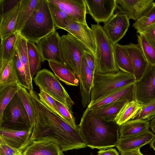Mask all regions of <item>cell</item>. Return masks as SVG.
Returning <instances> with one entry per match:
<instances>
[{
    "instance_id": "bcb514c9",
    "label": "cell",
    "mask_w": 155,
    "mask_h": 155,
    "mask_svg": "<svg viewBox=\"0 0 155 155\" xmlns=\"http://www.w3.org/2000/svg\"><path fill=\"white\" fill-rule=\"evenodd\" d=\"M150 127L152 131L155 133V117L152 119L150 122Z\"/></svg>"
},
{
    "instance_id": "e575fe53",
    "label": "cell",
    "mask_w": 155,
    "mask_h": 155,
    "mask_svg": "<svg viewBox=\"0 0 155 155\" xmlns=\"http://www.w3.org/2000/svg\"><path fill=\"white\" fill-rule=\"evenodd\" d=\"M18 84H12L0 90V119L6 107L20 89Z\"/></svg>"
},
{
    "instance_id": "484cf974",
    "label": "cell",
    "mask_w": 155,
    "mask_h": 155,
    "mask_svg": "<svg viewBox=\"0 0 155 155\" xmlns=\"http://www.w3.org/2000/svg\"><path fill=\"white\" fill-rule=\"evenodd\" d=\"M126 102L117 101L102 106L91 110L99 119L108 121H115L119 111Z\"/></svg>"
},
{
    "instance_id": "2e32d148",
    "label": "cell",
    "mask_w": 155,
    "mask_h": 155,
    "mask_svg": "<svg viewBox=\"0 0 155 155\" xmlns=\"http://www.w3.org/2000/svg\"><path fill=\"white\" fill-rule=\"evenodd\" d=\"M153 0H116V8L128 18L136 21L152 5Z\"/></svg>"
},
{
    "instance_id": "3957f363",
    "label": "cell",
    "mask_w": 155,
    "mask_h": 155,
    "mask_svg": "<svg viewBox=\"0 0 155 155\" xmlns=\"http://www.w3.org/2000/svg\"><path fill=\"white\" fill-rule=\"evenodd\" d=\"M48 0H39L19 32L27 41L34 43L55 30Z\"/></svg>"
},
{
    "instance_id": "b9f144b4",
    "label": "cell",
    "mask_w": 155,
    "mask_h": 155,
    "mask_svg": "<svg viewBox=\"0 0 155 155\" xmlns=\"http://www.w3.org/2000/svg\"><path fill=\"white\" fill-rule=\"evenodd\" d=\"M18 151L12 148L0 139V155H15Z\"/></svg>"
},
{
    "instance_id": "e0dca14e",
    "label": "cell",
    "mask_w": 155,
    "mask_h": 155,
    "mask_svg": "<svg viewBox=\"0 0 155 155\" xmlns=\"http://www.w3.org/2000/svg\"><path fill=\"white\" fill-rule=\"evenodd\" d=\"M75 21L87 25L84 0H48Z\"/></svg>"
},
{
    "instance_id": "7402d4cb",
    "label": "cell",
    "mask_w": 155,
    "mask_h": 155,
    "mask_svg": "<svg viewBox=\"0 0 155 155\" xmlns=\"http://www.w3.org/2000/svg\"><path fill=\"white\" fill-rule=\"evenodd\" d=\"M21 0L12 9L0 17V38L1 40L15 33L17 17Z\"/></svg>"
},
{
    "instance_id": "4316f807",
    "label": "cell",
    "mask_w": 155,
    "mask_h": 155,
    "mask_svg": "<svg viewBox=\"0 0 155 155\" xmlns=\"http://www.w3.org/2000/svg\"><path fill=\"white\" fill-rule=\"evenodd\" d=\"M114 57L119 69L134 75V71L129 55L123 45L118 43L114 45Z\"/></svg>"
},
{
    "instance_id": "83f0119b",
    "label": "cell",
    "mask_w": 155,
    "mask_h": 155,
    "mask_svg": "<svg viewBox=\"0 0 155 155\" xmlns=\"http://www.w3.org/2000/svg\"><path fill=\"white\" fill-rule=\"evenodd\" d=\"M39 0H21L15 32H19L38 4Z\"/></svg>"
},
{
    "instance_id": "d4e9b609",
    "label": "cell",
    "mask_w": 155,
    "mask_h": 155,
    "mask_svg": "<svg viewBox=\"0 0 155 155\" xmlns=\"http://www.w3.org/2000/svg\"><path fill=\"white\" fill-rule=\"evenodd\" d=\"M15 84L20 85L15 70L14 57L10 60L0 61V90Z\"/></svg>"
},
{
    "instance_id": "8fae6325",
    "label": "cell",
    "mask_w": 155,
    "mask_h": 155,
    "mask_svg": "<svg viewBox=\"0 0 155 155\" xmlns=\"http://www.w3.org/2000/svg\"><path fill=\"white\" fill-rule=\"evenodd\" d=\"M129 19L125 14L117 12L102 27L114 45L124 37L130 26Z\"/></svg>"
},
{
    "instance_id": "5b68a950",
    "label": "cell",
    "mask_w": 155,
    "mask_h": 155,
    "mask_svg": "<svg viewBox=\"0 0 155 155\" xmlns=\"http://www.w3.org/2000/svg\"><path fill=\"white\" fill-rule=\"evenodd\" d=\"M134 75L120 70L115 73H100L95 72L91 91L93 101L117 89L134 83Z\"/></svg>"
},
{
    "instance_id": "8992f818",
    "label": "cell",
    "mask_w": 155,
    "mask_h": 155,
    "mask_svg": "<svg viewBox=\"0 0 155 155\" xmlns=\"http://www.w3.org/2000/svg\"><path fill=\"white\" fill-rule=\"evenodd\" d=\"M91 52L85 45L69 33L61 36L62 61L74 71L79 80L81 76L83 57L86 53Z\"/></svg>"
},
{
    "instance_id": "1f68e13d",
    "label": "cell",
    "mask_w": 155,
    "mask_h": 155,
    "mask_svg": "<svg viewBox=\"0 0 155 155\" xmlns=\"http://www.w3.org/2000/svg\"><path fill=\"white\" fill-rule=\"evenodd\" d=\"M48 1L50 12L55 27L64 30L71 22L74 20L54 4L48 0Z\"/></svg>"
},
{
    "instance_id": "74e56055",
    "label": "cell",
    "mask_w": 155,
    "mask_h": 155,
    "mask_svg": "<svg viewBox=\"0 0 155 155\" xmlns=\"http://www.w3.org/2000/svg\"><path fill=\"white\" fill-rule=\"evenodd\" d=\"M55 100L61 118L73 127H78V126L76 124L72 111L61 102Z\"/></svg>"
},
{
    "instance_id": "60d3db41",
    "label": "cell",
    "mask_w": 155,
    "mask_h": 155,
    "mask_svg": "<svg viewBox=\"0 0 155 155\" xmlns=\"http://www.w3.org/2000/svg\"><path fill=\"white\" fill-rule=\"evenodd\" d=\"M20 0H0V17L12 9Z\"/></svg>"
},
{
    "instance_id": "f546056e",
    "label": "cell",
    "mask_w": 155,
    "mask_h": 155,
    "mask_svg": "<svg viewBox=\"0 0 155 155\" xmlns=\"http://www.w3.org/2000/svg\"><path fill=\"white\" fill-rule=\"evenodd\" d=\"M135 101L125 104L117 115L115 121L120 126L132 119L142 106Z\"/></svg>"
},
{
    "instance_id": "30bf717a",
    "label": "cell",
    "mask_w": 155,
    "mask_h": 155,
    "mask_svg": "<svg viewBox=\"0 0 155 155\" xmlns=\"http://www.w3.org/2000/svg\"><path fill=\"white\" fill-rule=\"evenodd\" d=\"M60 38L55 30L36 42L42 62L47 60L63 63L60 54Z\"/></svg>"
},
{
    "instance_id": "7a4b0ae2",
    "label": "cell",
    "mask_w": 155,
    "mask_h": 155,
    "mask_svg": "<svg viewBox=\"0 0 155 155\" xmlns=\"http://www.w3.org/2000/svg\"><path fill=\"white\" fill-rule=\"evenodd\" d=\"M78 127L87 146L92 149H107L116 146L119 139L120 126L115 121L99 118L86 108Z\"/></svg>"
},
{
    "instance_id": "9c48e42d",
    "label": "cell",
    "mask_w": 155,
    "mask_h": 155,
    "mask_svg": "<svg viewBox=\"0 0 155 155\" xmlns=\"http://www.w3.org/2000/svg\"><path fill=\"white\" fill-rule=\"evenodd\" d=\"M134 84L135 101L143 105L155 99V64H148L142 77Z\"/></svg>"
},
{
    "instance_id": "7bdbcfd3",
    "label": "cell",
    "mask_w": 155,
    "mask_h": 155,
    "mask_svg": "<svg viewBox=\"0 0 155 155\" xmlns=\"http://www.w3.org/2000/svg\"><path fill=\"white\" fill-rule=\"evenodd\" d=\"M88 67L93 73L96 71V66L94 54L91 52L86 53L84 55Z\"/></svg>"
},
{
    "instance_id": "836d02e7",
    "label": "cell",
    "mask_w": 155,
    "mask_h": 155,
    "mask_svg": "<svg viewBox=\"0 0 155 155\" xmlns=\"http://www.w3.org/2000/svg\"><path fill=\"white\" fill-rule=\"evenodd\" d=\"M155 23V2L150 8L133 24V27L137 33L140 34L146 28Z\"/></svg>"
},
{
    "instance_id": "ffe728a7",
    "label": "cell",
    "mask_w": 155,
    "mask_h": 155,
    "mask_svg": "<svg viewBox=\"0 0 155 155\" xmlns=\"http://www.w3.org/2000/svg\"><path fill=\"white\" fill-rule=\"evenodd\" d=\"M123 46L129 55L136 81H138L143 74L148 63L138 44L131 43Z\"/></svg>"
},
{
    "instance_id": "5bb4252c",
    "label": "cell",
    "mask_w": 155,
    "mask_h": 155,
    "mask_svg": "<svg viewBox=\"0 0 155 155\" xmlns=\"http://www.w3.org/2000/svg\"><path fill=\"white\" fill-rule=\"evenodd\" d=\"M22 152L23 155H64L57 140L50 136L33 141Z\"/></svg>"
},
{
    "instance_id": "603a6c76",
    "label": "cell",
    "mask_w": 155,
    "mask_h": 155,
    "mask_svg": "<svg viewBox=\"0 0 155 155\" xmlns=\"http://www.w3.org/2000/svg\"><path fill=\"white\" fill-rule=\"evenodd\" d=\"M48 63L55 75L59 80L69 85L77 86L79 85V80L75 73L63 63L49 61Z\"/></svg>"
},
{
    "instance_id": "ba28073f",
    "label": "cell",
    "mask_w": 155,
    "mask_h": 155,
    "mask_svg": "<svg viewBox=\"0 0 155 155\" xmlns=\"http://www.w3.org/2000/svg\"><path fill=\"white\" fill-rule=\"evenodd\" d=\"M0 127L14 130H26L33 127L17 93L4 109L0 119Z\"/></svg>"
},
{
    "instance_id": "4dcf8cb0",
    "label": "cell",
    "mask_w": 155,
    "mask_h": 155,
    "mask_svg": "<svg viewBox=\"0 0 155 155\" xmlns=\"http://www.w3.org/2000/svg\"><path fill=\"white\" fill-rule=\"evenodd\" d=\"M17 33H15L1 40L0 61L8 60L13 58L15 51Z\"/></svg>"
},
{
    "instance_id": "277c9868",
    "label": "cell",
    "mask_w": 155,
    "mask_h": 155,
    "mask_svg": "<svg viewBox=\"0 0 155 155\" xmlns=\"http://www.w3.org/2000/svg\"><path fill=\"white\" fill-rule=\"evenodd\" d=\"M95 42L96 71L105 74L120 71L114 59V45L99 24L91 25Z\"/></svg>"
},
{
    "instance_id": "7c38bea8",
    "label": "cell",
    "mask_w": 155,
    "mask_h": 155,
    "mask_svg": "<svg viewBox=\"0 0 155 155\" xmlns=\"http://www.w3.org/2000/svg\"><path fill=\"white\" fill-rule=\"evenodd\" d=\"M87 14L97 24L107 21L116 8V0H84Z\"/></svg>"
},
{
    "instance_id": "ab89813d",
    "label": "cell",
    "mask_w": 155,
    "mask_h": 155,
    "mask_svg": "<svg viewBox=\"0 0 155 155\" xmlns=\"http://www.w3.org/2000/svg\"><path fill=\"white\" fill-rule=\"evenodd\" d=\"M140 34L143 35L147 40L155 47V23L148 26Z\"/></svg>"
},
{
    "instance_id": "c3c4849f",
    "label": "cell",
    "mask_w": 155,
    "mask_h": 155,
    "mask_svg": "<svg viewBox=\"0 0 155 155\" xmlns=\"http://www.w3.org/2000/svg\"><path fill=\"white\" fill-rule=\"evenodd\" d=\"M22 152V151L18 150L15 155H23Z\"/></svg>"
},
{
    "instance_id": "7dc6e473",
    "label": "cell",
    "mask_w": 155,
    "mask_h": 155,
    "mask_svg": "<svg viewBox=\"0 0 155 155\" xmlns=\"http://www.w3.org/2000/svg\"><path fill=\"white\" fill-rule=\"evenodd\" d=\"M150 147L155 151V136L152 140L150 143Z\"/></svg>"
},
{
    "instance_id": "681fc988",
    "label": "cell",
    "mask_w": 155,
    "mask_h": 155,
    "mask_svg": "<svg viewBox=\"0 0 155 155\" xmlns=\"http://www.w3.org/2000/svg\"><path fill=\"white\" fill-rule=\"evenodd\" d=\"M89 155H93V154L92 153H91Z\"/></svg>"
},
{
    "instance_id": "9a60e30c",
    "label": "cell",
    "mask_w": 155,
    "mask_h": 155,
    "mask_svg": "<svg viewBox=\"0 0 155 155\" xmlns=\"http://www.w3.org/2000/svg\"><path fill=\"white\" fill-rule=\"evenodd\" d=\"M33 127L23 130H14L0 127V139L12 148L22 151L32 141Z\"/></svg>"
},
{
    "instance_id": "ac0fdd59",
    "label": "cell",
    "mask_w": 155,
    "mask_h": 155,
    "mask_svg": "<svg viewBox=\"0 0 155 155\" xmlns=\"http://www.w3.org/2000/svg\"><path fill=\"white\" fill-rule=\"evenodd\" d=\"M85 45L94 54L95 51V42L91 28L87 25L74 20L64 29Z\"/></svg>"
},
{
    "instance_id": "d6986e66",
    "label": "cell",
    "mask_w": 155,
    "mask_h": 155,
    "mask_svg": "<svg viewBox=\"0 0 155 155\" xmlns=\"http://www.w3.org/2000/svg\"><path fill=\"white\" fill-rule=\"evenodd\" d=\"M94 74L87 66L84 56L82 61L79 85L82 104L84 108L87 107L91 101V91L93 85Z\"/></svg>"
},
{
    "instance_id": "f6af8a7d",
    "label": "cell",
    "mask_w": 155,
    "mask_h": 155,
    "mask_svg": "<svg viewBox=\"0 0 155 155\" xmlns=\"http://www.w3.org/2000/svg\"><path fill=\"white\" fill-rule=\"evenodd\" d=\"M121 154V155H144L141 153L139 149L126 152Z\"/></svg>"
},
{
    "instance_id": "f1b7e54d",
    "label": "cell",
    "mask_w": 155,
    "mask_h": 155,
    "mask_svg": "<svg viewBox=\"0 0 155 155\" xmlns=\"http://www.w3.org/2000/svg\"><path fill=\"white\" fill-rule=\"evenodd\" d=\"M28 55L31 74L34 76L41 70L42 58L39 50L35 43L27 41Z\"/></svg>"
},
{
    "instance_id": "44dd1931",
    "label": "cell",
    "mask_w": 155,
    "mask_h": 155,
    "mask_svg": "<svg viewBox=\"0 0 155 155\" xmlns=\"http://www.w3.org/2000/svg\"><path fill=\"white\" fill-rule=\"evenodd\" d=\"M155 135L151 131L125 138H119L116 147L121 153L137 149L150 143Z\"/></svg>"
},
{
    "instance_id": "52a82bcc",
    "label": "cell",
    "mask_w": 155,
    "mask_h": 155,
    "mask_svg": "<svg viewBox=\"0 0 155 155\" xmlns=\"http://www.w3.org/2000/svg\"><path fill=\"white\" fill-rule=\"evenodd\" d=\"M33 80L40 90H43L72 110L74 101L57 77L50 71L46 69L41 70Z\"/></svg>"
},
{
    "instance_id": "d6a6232c",
    "label": "cell",
    "mask_w": 155,
    "mask_h": 155,
    "mask_svg": "<svg viewBox=\"0 0 155 155\" xmlns=\"http://www.w3.org/2000/svg\"><path fill=\"white\" fill-rule=\"evenodd\" d=\"M17 94L28 115L31 125L33 127L35 123L36 115L30 94L26 89L21 86Z\"/></svg>"
},
{
    "instance_id": "d590c367",
    "label": "cell",
    "mask_w": 155,
    "mask_h": 155,
    "mask_svg": "<svg viewBox=\"0 0 155 155\" xmlns=\"http://www.w3.org/2000/svg\"><path fill=\"white\" fill-rule=\"evenodd\" d=\"M138 44L149 64H155V47L151 44L141 34H137Z\"/></svg>"
},
{
    "instance_id": "f35d334b",
    "label": "cell",
    "mask_w": 155,
    "mask_h": 155,
    "mask_svg": "<svg viewBox=\"0 0 155 155\" xmlns=\"http://www.w3.org/2000/svg\"><path fill=\"white\" fill-rule=\"evenodd\" d=\"M38 95L40 100L48 108L61 118L55 99L42 90H40Z\"/></svg>"
},
{
    "instance_id": "ee69618b",
    "label": "cell",
    "mask_w": 155,
    "mask_h": 155,
    "mask_svg": "<svg viewBox=\"0 0 155 155\" xmlns=\"http://www.w3.org/2000/svg\"><path fill=\"white\" fill-rule=\"evenodd\" d=\"M97 155H119L115 148H110L100 150L97 152Z\"/></svg>"
},
{
    "instance_id": "8d00e7d4",
    "label": "cell",
    "mask_w": 155,
    "mask_h": 155,
    "mask_svg": "<svg viewBox=\"0 0 155 155\" xmlns=\"http://www.w3.org/2000/svg\"><path fill=\"white\" fill-rule=\"evenodd\" d=\"M155 117V99L143 104L131 120L142 119L149 121Z\"/></svg>"
},
{
    "instance_id": "cb8c5ba5",
    "label": "cell",
    "mask_w": 155,
    "mask_h": 155,
    "mask_svg": "<svg viewBox=\"0 0 155 155\" xmlns=\"http://www.w3.org/2000/svg\"><path fill=\"white\" fill-rule=\"evenodd\" d=\"M149 121L136 119L130 120L120 126L119 138H125L139 135L149 131Z\"/></svg>"
},
{
    "instance_id": "4fadbf2b",
    "label": "cell",
    "mask_w": 155,
    "mask_h": 155,
    "mask_svg": "<svg viewBox=\"0 0 155 155\" xmlns=\"http://www.w3.org/2000/svg\"><path fill=\"white\" fill-rule=\"evenodd\" d=\"M134 83L117 89L91 101L87 108L94 110L104 105L117 101L127 103L135 101Z\"/></svg>"
},
{
    "instance_id": "6da1fadb",
    "label": "cell",
    "mask_w": 155,
    "mask_h": 155,
    "mask_svg": "<svg viewBox=\"0 0 155 155\" xmlns=\"http://www.w3.org/2000/svg\"><path fill=\"white\" fill-rule=\"evenodd\" d=\"M35 109L32 141L47 136L57 140L62 152L86 148L79 127L75 128L48 108L34 91L29 92Z\"/></svg>"
}]
</instances>
